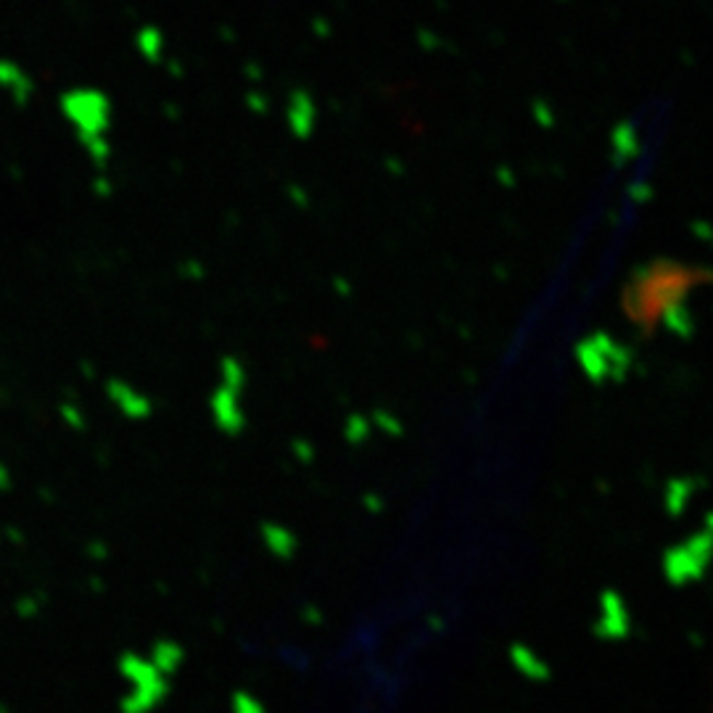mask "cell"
<instances>
[{"instance_id":"cell-1","label":"cell","mask_w":713,"mask_h":713,"mask_svg":"<svg viewBox=\"0 0 713 713\" xmlns=\"http://www.w3.org/2000/svg\"><path fill=\"white\" fill-rule=\"evenodd\" d=\"M709 283L711 270L703 264H687L669 257L650 259L629 272L619 296L621 315L642 339H653L658 328H666L677 339H690L695 333L690 296Z\"/></svg>"},{"instance_id":"cell-2","label":"cell","mask_w":713,"mask_h":713,"mask_svg":"<svg viewBox=\"0 0 713 713\" xmlns=\"http://www.w3.org/2000/svg\"><path fill=\"white\" fill-rule=\"evenodd\" d=\"M576 360L592 384H606V381L621 384L629 378L634 365V354L629 352V347L615 341L606 330H598L576 343Z\"/></svg>"},{"instance_id":"cell-3","label":"cell","mask_w":713,"mask_h":713,"mask_svg":"<svg viewBox=\"0 0 713 713\" xmlns=\"http://www.w3.org/2000/svg\"><path fill=\"white\" fill-rule=\"evenodd\" d=\"M711 557V513L703 518V529L690 540L664 553V576L674 587H684L690 581H700Z\"/></svg>"},{"instance_id":"cell-4","label":"cell","mask_w":713,"mask_h":713,"mask_svg":"<svg viewBox=\"0 0 713 713\" xmlns=\"http://www.w3.org/2000/svg\"><path fill=\"white\" fill-rule=\"evenodd\" d=\"M632 632V619L624 598L613 589H606L600 595V619L595 624V634L602 640H624Z\"/></svg>"},{"instance_id":"cell-5","label":"cell","mask_w":713,"mask_h":713,"mask_svg":"<svg viewBox=\"0 0 713 713\" xmlns=\"http://www.w3.org/2000/svg\"><path fill=\"white\" fill-rule=\"evenodd\" d=\"M212 415H214V423L223 433H228V437H238V433L246 428V412L241 407V397L238 394H233L230 388L219 386L217 392H214L212 397Z\"/></svg>"},{"instance_id":"cell-6","label":"cell","mask_w":713,"mask_h":713,"mask_svg":"<svg viewBox=\"0 0 713 713\" xmlns=\"http://www.w3.org/2000/svg\"><path fill=\"white\" fill-rule=\"evenodd\" d=\"M259 536H262L264 547L270 550V555H275L278 561H291L296 555V536L281 523L264 521L259 527Z\"/></svg>"},{"instance_id":"cell-7","label":"cell","mask_w":713,"mask_h":713,"mask_svg":"<svg viewBox=\"0 0 713 713\" xmlns=\"http://www.w3.org/2000/svg\"><path fill=\"white\" fill-rule=\"evenodd\" d=\"M700 486L698 478H671L666 484V513L671 518H679L687 510V502H690L692 491Z\"/></svg>"},{"instance_id":"cell-8","label":"cell","mask_w":713,"mask_h":713,"mask_svg":"<svg viewBox=\"0 0 713 713\" xmlns=\"http://www.w3.org/2000/svg\"><path fill=\"white\" fill-rule=\"evenodd\" d=\"M510 658H513L516 669L521 671L523 677H529V679H547L550 677L547 664L536 658V653L527 645H513V650H510Z\"/></svg>"},{"instance_id":"cell-9","label":"cell","mask_w":713,"mask_h":713,"mask_svg":"<svg viewBox=\"0 0 713 713\" xmlns=\"http://www.w3.org/2000/svg\"><path fill=\"white\" fill-rule=\"evenodd\" d=\"M219 367H223V386L241 397L246 384H249V378H246V367L236 360V356H225Z\"/></svg>"},{"instance_id":"cell-10","label":"cell","mask_w":713,"mask_h":713,"mask_svg":"<svg viewBox=\"0 0 713 713\" xmlns=\"http://www.w3.org/2000/svg\"><path fill=\"white\" fill-rule=\"evenodd\" d=\"M371 433H373L371 418H365V415L360 412H352L347 418V423H343V437H347L349 444H365L367 439H371Z\"/></svg>"},{"instance_id":"cell-11","label":"cell","mask_w":713,"mask_h":713,"mask_svg":"<svg viewBox=\"0 0 713 713\" xmlns=\"http://www.w3.org/2000/svg\"><path fill=\"white\" fill-rule=\"evenodd\" d=\"M371 423L378 428L381 433H386V437H401V431H405L401 420L397 418V415L388 412V410H375Z\"/></svg>"},{"instance_id":"cell-12","label":"cell","mask_w":713,"mask_h":713,"mask_svg":"<svg viewBox=\"0 0 713 713\" xmlns=\"http://www.w3.org/2000/svg\"><path fill=\"white\" fill-rule=\"evenodd\" d=\"M291 450L296 452V457H299L302 463H313L315 460V446L304 442V439H294V442H291Z\"/></svg>"},{"instance_id":"cell-13","label":"cell","mask_w":713,"mask_h":713,"mask_svg":"<svg viewBox=\"0 0 713 713\" xmlns=\"http://www.w3.org/2000/svg\"><path fill=\"white\" fill-rule=\"evenodd\" d=\"M362 502H365V508L371 510V513H381V510H384V499H381L378 495H367Z\"/></svg>"},{"instance_id":"cell-14","label":"cell","mask_w":713,"mask_h":713,"mask_svg":"<svg viewBox=\"0 0 713 713\" xmlns=\"http://www.w3.org/2000/svg\"><path fill=\"white\" fill-rule=\"evenodd\" d=\"M336 291H339L341 296H349V294H352V288H349V283L343 281V278H339V281H336Z\"/></svg>"}]
</instances>
